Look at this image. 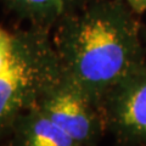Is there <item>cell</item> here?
<instances>
[{
  "label": "cell",
  "instance_id": "277c9868",
  "mask_svg": "<svg viewBox=\"0 0 146 146\" xmlns=\"http://www.w3.org/2000/svg\"><path fill=\"white\" fill-rule=\"evenodd\" d=\"M107 133L129 146H146V63L110 89L101 104Z\"/></svg>",
  "mask_w": 146,
  "mask_h": 146
},
{
  "label": "cell",
  "instance_id": "ba28073f",
  "mask_svg": "<svg viewBox=\"0 0 146 146\" xmlns=\"http://www.w3.org/2000/svg\"><path fill=\"white\" fill-rule=\"evenodd\" d=\"M136 15L146 12V0H124Z\"/></svg>",
  "mask_w": 146,
  "mask_h": 146
},
{
  "label": "cell",
  "instance_id": "9c48e42d",
  "mask_svg": "<svg viewBox=\"0 0 146 146\" xmlns=\"http://www.w3.org/2000/svg\"><path fill=\"white\" fill-rule=\"evenodd\" d=\"M143 38H144V43H145V46H146V28H145L144 33H143Z\"/></svg>",
  "mask_w": 146,
  "mask_h": 146
},
{
  "label": "cell",
  "instance_id": "7a4b0ae2",
  "mask_svg": "<svg viewBox=\"0 0 146 146\" xmlns=\"http://www.w3.org/2000/svg\"><path fill=\"white\" fill-rule=\"evenodd\" d=\"M49 31L31 26L15 32L11 57L0 72V140L7 139L17 118L62 77Z\"/></svg>",
  "mask_w": 146,
  "mask_h": 146
},
{
  "label": "cell",
  "instance_id": "5b68a950",
  "mask_svg": "<svg viewBox=\"0 0 146 146\" xmlns=\"http://www.w3.org/2000/svg\"><path fill=\"white\" fill-rule=\"evenodd\" d=\"M7 139L9 146H84L36 106L17 118Z\"/></svg>",
  "mask_w": 146,
  "mask_h": 146
},
{
  "label": "cell",
  "instance_id": "3957f363",
  "mask_svg": "<svg viewBox=\"0 0 146 146\" xmlns=\"http://www.w3.org/2000/svg\"><path fill=\"white\" fill-rule=\"evenodd\" d=\"M36 107L84 146H98L107 131L102 108L63 72L39 100Z\"/></svg>",
  "mask_w": 146,
  "mask_h": 146
},
{
  "label": "cell",
  "instance_id": "8992f818",
  "mask_svg": "<svg viewBox=\"0 0 146 146\" xmlns=\"http://www.w3.org/2000/svg\"><path fill=\"white\" fill-rule=\"evenodd\" d=\"M17 16L31 26L51 28L65 16L78 10L84 0H3Z\"/></svg>",
  "mask_w": 146,
  "mask_h": 146
},
{
  "label": "cell",
  "instance_id": "52a82bcc",
  "mask_svg": "<svg viewBox=\"0 0 146 146\" xmlns=\"http://www.w3.org/2000/svg\"><path fill=\"white\" fill-rule=\"evenodd\" d=\"M13 36L15 33H11L7 29L0 27V72L7 65L12 54L13 48Z\"/></svg>",
  "mask_w": 146,
  "mask_h": 146
},
{
  "label": "cell",
  "instance_id": "6da1fadb",
  "mask_svg": "<svg viewBox=\"0 0 146 146\" xmlns=\"http://www.w3.org/2000/svg\"><path fill=\"white\" fill-rule=\"evenodd\" d=\"M55 27L63 74L100 107L112 86L146 63L139 21L124 0L83 4Z\"/></svg>",
  "mask_w": 146,
  "mask_h": 146
}]
</instances>
